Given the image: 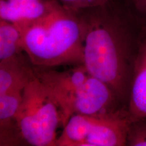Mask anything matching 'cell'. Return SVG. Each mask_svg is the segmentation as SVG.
Wrapping results in <instances>:
<instances>
[{"mask_svg":"<svg viewBox=\"0 0 146 146\" xmlns=\"http://www.w3.org/2000/svg\"><path fill=\"white\" fill-rule=\"evenodd\" d=\"M127 145L146 146V118L131 123L128 133Z\"/></svg>","mask_w":146,"mask_h":146,"instance_id":"obj_11","label":"cell"},{"mask_svg":"<svg viewBox=\"0 0 146 146\" xmlns=\"http://www.w3.org/2000/svg\"><path fill=\"white\" fill-rule=\"evenodd\" d=\"M34 72L25 64L21 56L0 62V95L25 88Z\"/></svg>","mask_w":146,"mask_h":146,"instance_id":"obj_8","label":"cell"},{"mask_svg":"<svg viewBox=\"0 0 146 146\" xmlns=\"http://www.w3.org/2000/svg\"><path fill=\"white\" fill-rule=\"evenodd\" d=\"M60 124L64 127L58 104L34 72L24 89L23 100L16 116L18 137L30 145H56Z\"/></svg>","mask_w":146,"mask_h":146,"instance_id":"obj_4","label":"cell"},{"mask_svg":"<svg viewBox=\"0 0 146 146\" xmlns=\"http://www.w3.org/2000/svg\"><path fill=\"white\" fill-rule=\"evenodd\" d=\"M35 73L58 104L64 127L74 114H94L116 110L119 100L108 85L91 74L83 64L65 70H36Z\"/></svg>","mask_w":146,"mask_h":146,"instance_id":"obj_3","label":"cell"},{"mask_svg":"<svg viewBox=\"0 0 146 146\" xmlns=\"http://www.w3.org/2000/svg\"><path fill=\"white\" fill-rule=\"evenodd\" d=\"M25 88H18L0 95V127L1 145L10 133V139L14 134L18 137L15 128L16 116L19 110Z\"/></svg>","mask_w":146,"mask_h":146,"instance_id":"obj_9","label":"cell"},{"mask_svg":"<svg viewBox=\"0 0 146 146\" xmlns=\"http://www.w3.org/2000/svg\"><path fill=\"white\" fill-rule=\"evenodd\" d=\"M23 35L16 25L0 19V62L20 56L24 52Z\"/></svg>","mask_w":146,"mask_h":146,"instance_id":"obj_10","label":"cell"},{"mask_svg":"<svg viewBox=\"0 0 146 146\" xmlns=\"http://www.w3.org/2000/svg\"><path fill=\"white\" fill-rule=\"evenodd\" d=\"M131 122L127 110L94 114H74L56 140L57 146L127 145Z\"/></svg>","mask_w":146,"mask_h":146,"instance_id":"obj_5","label":"cell"},{"mask_svg":"<svg viewBox=\"0 0 146 146\" xmlns=\"http://www.w3.org/2000/svg\"><path fill=\"white\" fill-rule=\"evenodd\" d=\"M54 0H0V18L22 29L43 19Z\"/></svg>","mask_w":146,"mask_h":146,"instance_id":"obj_6","label":"cell"},{"mask_svg":"<svg viewBox=\"0 0 146 146\" xmlns=\"http://www.w3.org/2000/svg\"><path fill=\"white\" fill-rule=\"evenodd\" d=\"M127 112L131 123L146 118V37L139 43L135 56Z\"/></svg>","mask_w":146,"mask_h":146,"instance_id":"obj_7","label":"cell"},{"mask_svg":"<svg viewBox=\"0 0 146 146\" xmlns=\"http://www.w3.org/2000/svg\"><path fill=\"white\" fill-rule=\"evenodd\" d=\"M106 7L86 10L81 16L84 29L83 64L122 101L129 95L135 58L133 60L125 27Z\"/></svg>","mask_w":146,"mask_h":146,"instance_id":"obj_1","label":"cell"},{"mask_svg":"<svg viewBox=\"0 0 146 146\" xmlns=\"http://www.w3.org/2000/svg\"><path fill=\"white\" fill-rule=\"evenodd\" d=\"M65 8L75 12L108 5L112 0H56Z\"/></svg>","mask_w":146,"mask_h":146,"instance_id":"obj_12","label":"cell"},{"mask_svg":"<svg viewBox=\"0 0 146 146\" xmlns=\"http://www.w3.org/2000/svg\"><path fill=\"white\" fill-rule=\"evenodd\" d=\"M137 8L146 12V0H134Z\"/></svg>","mask_w":146,"mask_h":146,"instance_id":"obj_13","label":"cell"},{"mask_svg":"<svg viewBox=\"0 0 146 146\" xmlns=\"http://www.w3.org/2000/svg\"><path fill=\"white\" fill-rule=\"evenodd\" d=\"M78 13L54 0L47 16L21 29L23 51L33 64L48 68L83 64L84 29Z\"/></svg>","mask_w":146,"mask_h":146,"instance_id":"obj_2","label":"cell"}]
</instances>
